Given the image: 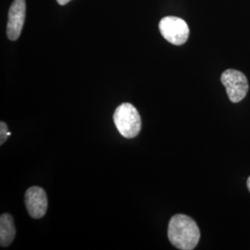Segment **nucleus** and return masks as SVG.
<instances>
[{
	"mask_svg": "<svg viewBox=\"0 0 250 250\" xmlns=\"http://www.w3.org/2000/svg\"><path fill=\"white\" fill-rule=\"evenodd\" d=\"M247 186H248V189H249V191L250 192V176L248 179V181H247Z\"/></svg>",
	"mask_w": 250,
	"mask_h": 250,
	"instance_id": "9d476101",
	"label": "nucleus"
},
{
	"mask_svg": "<svg viewBox=\"0 0 250 250\" xmlns=\"http://www.w3.org/2000/svg\"><path fill=\"white\" fill-rule=\"evenodd\" d=\"M113 120L120 134L126 138H134L141 130V117L130 103H124L117 107Z\"/></svg>",
	"mask_w": 250,
	"mask_h": 250,
	"instance_id": "f03ea898",
	"label": "nucleus"
},
{
	"mask_svg": "<svg viewBox=\"0 0 250 250\" xmlns=\"http://www.w3.org/2000/svg\"><path fill=\"white\" fill-rule=\"evenodd\" d=\"M26 3L25 0H14L9 10V21L7 24V36L9 40H17L25 21Z\"/></svg>",
	"mask_w": 250,
	"mask_h": 250,
	"instance_id": "39448f33",
	"label": "nucleus"
},
{
	"mask_svg": "<svg viewBox=\"0 0 250 250\" xmlns=\"http://www.w3.org/2000/svg\"><path fill=\"white\" fill-rule=\"evenodd\" d=\"M16 228L14 225L13 217L8 213H4L0 217V245L1 247H9L14 240Z\"/></svg>",
	"mask_w": 250,
	"mask_h": 250,
	"instance_id": "0eeeda50",
	"label": "nucleus"
},
{
	"mask_svg": "<svg viewBox=\"0 0 250 250\" xmlns=\"http://www.w3.org/2000/svg\"><path fill=\"white\" fill-rule=\"evenodd\" d=\"M168 237L171 245L181 250H194L200 239L197 223L188 215L171 217L168 227Z\"/></svg>",
	"mask_w": 250,
	"mask_h": 250,
	"instance_id": "f257e3e1",
	"label": "nucleus"
},
{
	"mask_svg": "<svg viewBox=\"0 0 250 250\" xmlns=\"http://www.w3.org/2000/svg\"><path fill=\"white\" fill-rule=\"evenodd\" d=\"M70 1H71V0H57V2H58L60 5H62V6L68 4Z\"/></svg>",
	"mask_w": 250,
	"mask_h": 250,
	"instance_id": "1a4fd4ad",
	"label": "nucleus"
},
{
	"mask_svg": "<svg viewBox=\"0 0 250 250\" xmlns=\"http://www.w3.org/2000/svg\"><path fill=\"white\" fill-rule=\"evenodd\" d=\"M159 28L161 36L172 45H184L190 34L188 23L183 19L175 16L161 19Z\"/></svg>",
	"mask_w": 250,
	"mask_h": 250,
	"instance_id": "20e7f679",
	"label": "nucleus"
},
{
	"mask_svg": "<svg viewBox=\"0 0 250 250\" xmlns=\"http://www.w3.org/2000/svg\"><path fill=\"white\" fill-rule=\"evenodd\" d=\"M47 197L45 190L38 187L29 188L25 193V206L28 213L34 219H41L47 209Z\"/></svg>",
	"mask_w": 250,
	"mask_h": 250,
	"instance_id": "423d86ee",
	"label": "nucleus"
},
{
	"mask_svg": "<svg viewBox=\"0 0 250 250\" xmlns=\"http://www.w3.org/2000/svg\"><path fill=\"white\" fill-rule=\"evenodd\" d=\"M222 83L226 88L227 96L232 103H238L246 98L250 84L247 76L237 70L228 69L221 76Z\"/></svg>",
	"mask_w": 250,
	"mask_h": 250,
	"instance_id": "7ed1b4c3",
	"label": "nucleus"
},
{
	"mask_svg": "<svg viewBox=\"0 0 250 250\" xmlns=\"http://www.w3.org/2000/svg\"><path fill=\"white\" fill-rule=\"evenodd\" d=\"M10 134L11 133L9 132L8 125H6L4 122H1L0 123V145L5 143Z\"/></svg>",
	"mask_w": 250,
	"mask_h": 250,
	"instance_id": "6e6552de",
	"label": "nucleus"
}]
</instances>
